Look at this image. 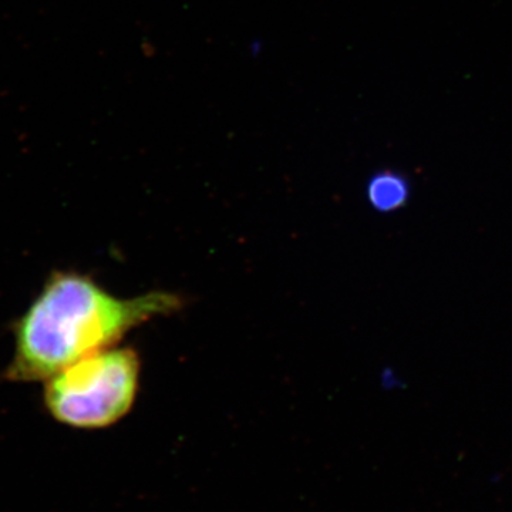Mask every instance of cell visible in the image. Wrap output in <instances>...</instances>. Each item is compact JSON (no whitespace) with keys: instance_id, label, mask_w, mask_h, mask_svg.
Masks as SVG:
<instances>
[{"instance_id":"obj_1","label":"cell","mask_w":512,"mask_h":512,"mask_svg":"<svg viewBox=\"0 0 512 512\" xmlns=\"http://www.w3.org/2000/svg\"><path fill=\"white\" fill-rule=\"evenodd\" d=\"M180 305L170 293L119 299L89 276L53 272L15 323V353L5 377L16 383L45 382L77 360L109 349L128 330Z\"/></svg>"},{"instance_id":"obj_2","label":"cell","mask_w":512,"mask_h":512,"mask_svg":"<svg viewBox=\"0 0 512 512\" xmlns=\"http://www.w3.org/2000/svg\"><path fill=\"white\" fill-rule=\"evenodd\" d=\"M140 360L131 349H103L45 380L53 419L76 429H103L123 419L138 389Z\"/></svg>"},{"instance_id":"obj_3","label":"cell","mask_w":512,"mask_h":512,"mask_svg":"<svg viewBox=\"0 0 512 512\" xmlns=\"http://www.w3.org/2000/svg\"><path fill=\"white\" fill-rule=\"evenodd\" d=\"M367 200L379 212L400 210L409 202L410 185L403 175L380 171L373 175L366 188Z\"/></svg>"}]
</instances>
